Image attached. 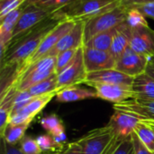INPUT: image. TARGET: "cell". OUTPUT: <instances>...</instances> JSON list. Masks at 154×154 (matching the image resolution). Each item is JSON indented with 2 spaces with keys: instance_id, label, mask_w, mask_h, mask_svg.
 I'll use <instances>...</instances> for the list:
<instances>
[{
  "instance_id": "cell-1",
  "label": "cell",
  "mask_w": 154,
  "mask_h": 154,
  "mask_svg": "<svg viewBox=\"0 0 154 154\" xmlns=\"http://www.w3.org/2000/svg\"><path fill=\"white\" fill-rule=\"evenodd\" d=\"M61 22L51 14L44 21L20 36L14 38L1 57V68L16 66L18 77L27 60L38 49L45 36ZM18 79V78H17Z\"/></svg>"
},
{
  "instance_id": "cell-2",
  "label": "cell",
  "mask_w": 154,
  "mask_h": 154,
  "mask_svg": "<svg viewBox=\"0 0 154 154\" xmlns=\"http://www.w3.org/2000/svg\"><path fill=\"white\" fill-rule=\"evenodd\" d=\"M118 5V0H73L51 15L60 21L85 22Z\"/></svg>"
},
{
  "instance_id": "cell-3",
  "label": "cell",
  "mask_w": 154,
  "mask_h": 154,
  "mask_svg": "<svg viewBox=\"0 0 154 154\" xmlns=\"http://www.w3.org/2000/svg\"><path fill=\"white\" fill-rule=\"evenodd\" d=\"M123 140L107 125L89 131L77 142L83 154H113Z\"/></svg>"
},
{
  "instance_id": "cell-4",
  "label": "cell",
  "mask_w": 154,
  "mask_h": 154,
  "mask_svg": "<svg viewBox=\"0 0 154 154\" xmlns=\"http://www.w3.org/2000/svg\"><path fill=\"white\" fill-rule=\"evenodd\" d=\"M56 59L55 56H46L31 64L19 75L13 87L17 91L27 90L56 73Z\"/></svg>"
},
{
  "instance_id": "cell-5",
  "label": "cell",
  "mask_w": 154,
  "mask_h": 154,
  "mask_svg": "<svg viewBox=\"0 0 154 154\" xmlns=\"http://www.w3.org/2000/svg\"><path fill=\"white\" fill-rule=\"evenodd\" d=\"M127 8L118 5L84 22V43L95 35L110 30L125 22ZM83 43V44H84Z\"/></svg>"
},
{
  "instance_id": "cell-6",
  "label": "cell",
  "mask_w": 154,
  "mask_h": 154,
  "mask_svg": "<svg viewBox=\"0 0 154 154\" xmlns=\"http://www.w3.org/2000/svg\"><path fill=\"white\" fill-rule=\"evenodd\" d=\"M87 69L83 57V46H81L73 59V60L60 73L58 78V90L79 84H84L87 79Z\"/></svg>"
},
{
  "instance_id": "cell-7",
  "label": "cell",
  "mask_w": 154,
  "mask_h": 154,
  "mask_svg": "<svg viewBox=\"0 0 154 154\" xmlns=\"http://www.w3.org/2000/svg\"><path fill=\"white\" fill-rule=\"evenodd\" d=\"M76 22L74 21H61L59 23L57 26H55L43 39L38 49L35 51V52L32 55V57L27 60L24 67L23 68L21 73L31 64L36 62L37 60L46 57L48 53L54 48V46L59 42V41L67 34L75 25ZM20 73V74H21Z\"/></svg>"
},
{
  "instance_id": "cell-8",
  "label": "cell",
  "mask_w": 154,
  "mask_h": 154,
  "mask_svg": "<svg viewBox=\"0 0 154 154\" xmlns=\"http://www.w3.org/2000/svg\"><path fill=\"white\" fill-rule=\"evenodd\" d=\"M58 91L34 97L25 106L19 111L11 114L9 124L11 125H30L34 117L47 106V104L56 97Z\"/></svg>"
},
{
  "instance_id": "cell-9",
  "label": "cell",
  "mask_w": 154,
  "mask_h": 154,
  "mask_svg": "<svg viewBox=\"0 0 154 154\" xmlns=\"http://www.w3.org/2000/svg\"><path fill=\"white\" fill-rule=\"evenodd\" d=\"M150 60L151 59L135 52L128 46L125 51L116 60L115 69L134 78L145 72Z\"/></svg>"
},
{
  "instance_id": "cell-10",
  "label": "cell",
  "mask_w": 154,
  "mask_h": 154,
  "mask_svg": "<svg viewBox=\"0 0 154 154\" xmlns=\"http://www.w3.org/2000/svg\"><path fill=\"white\" fill-rule=\"evenodd\" d=\"M88 85L96 90L97 98L111 102L114 105L136 98L132 87L103 83H90Z\"/></svg>"
},
{
  "instance_id": "cell-11",
  "label": "cell",
  "mask_w": 154,
  "mask_h": 154,
  "mask_svg": "<svg viewBox=\"0 0 154 154\" xmlns=\"http://www.w3.org/2000/svg\"><path fill=\"white\" fill-rule=\"evenodd\" d=\"M23 7V12L13 32V39L26 32L51 15L49 12L33 4Z\"/></svg>"
},
{
  "instance_id": "cell-12",
  "label": "cell",
  "mask_w": 154,
  "mask_h": 154,
  "mask_svg": "<svg viewBox=\"0 0 154 154\" xmlns=\"http://www.w3.org/2000/svg\"><path fill=\"white\" fill-rule=\"evenodd\" d=\"M129 46L135 52L149 59L154 56V30L149 25L132 29Z\"/></svg>"
},
{
  "instance_id": "cell-13",
  "label": "cell",
  "mask_w": 154,
  "mask_h": 154,
  "mask_svg": "<svg viewBox=\"0 0 154 154\" xmlns=\"http://www.w3.org/2000/svg\"><path fill=\"white\" fill-rule=\"evenodd\" d=\"M83 57L88 73L116 68V60L110 51L83 46Z\"/></svg>"
},
{
  "instance_id": "cell-14",
  "label": "cell",
  "mask_w": 154,
  "mask_h": 154,
  "mask_svg": "<svg viewBox=\"0 0 154 154\" xmlns=\"http://www.w3.org/2000/svg\"><path fill=\"white\" fill-rule=\"evenodd\" d=\"M145 120L148 119L136 115L115 110V113L111 116L107 125L114 129L116 135L122 139H126L131 136L138 125Z\"/></svg>"
},
{
  "instance_id": "cell-15",
  "label": "cell",
  "mask_w": 154,
  "mask_h": 154,
  "mask_svg": "<svg viewBox=\"0 0 154 154\" xmlns=\"http://www.w3.org/2000/svg\"><path fill=\"white\" fill-rule=\"evenodd\" d=\"M83 43H84V22L79 21L76 22L74 27L59 41V42L48 53L47 56L57 57L62 51L71 49L80 48L81 46H83Z\"/></svg>"
},
{
  "instance_id": "cell-16",
  "label": "cell",
  "mask_w": 154,
  "mask_h": 154,
  "mask_svg": "<svg viewBox=\"0 0 154 154\" xmlns=\"http://www.w3.org/2000/svg\"><path fill=\"white\" fill-rule=\"evenodd\" d=\"M134 78L128 76L116 69H104L99 71L89 72L87 75V79L84 84L90 83H103V84H114L132 87Z\"/></svg>"
},
{
  "instance_id": "cell-17",
  "label": "cell",
  "mask_w": 154,
  "mask_h": 154,
  "mask_svg": "<svg viewBox=\"0 0 154 154\" xmlns=\"http://www.w3.org/2000/svg\"><path fill=\"white\" fill-rule=\"evenodd\" d=\"M113 107L115 110L136 115L154 122V100L131 99L120 104H115Z\"/></svg>"
},
{
  "instance_id": "cell-18",
  "label": "cell",
  "mask_w": 154,
  "mask_h": 154,
  "mask_svg": "<svg viewBox=\"0 0 154 154\" xmlns=\"http://www.w3.org/2000/svg\"><path fill=\"white\" fill-rule=\"evenodd\" d=\"M23 6L18 7L4 17L0 18V50L1 57H3L7 46L13 39V32L17 23V21L23 12Z\"/></svg>"
},
{
  "instance_id": "cell-19",
  "label": "cell",
  "mask_w": 154,
  "mask_h": 154,
  "mask_svg": "<svg viewBox=\"0 0 154 154\" xmlns=\"http://www.w3.org/2000/svg\"><path fill=\"white\" fill-rule=\"evenodd\" d=\"M93 98H97L96 90L88 89L79 85L61 88L56 95V101L59 103H71Z\"/></svg>"
},
{
  "instance_id": "cell-20",
  "label": "cell",
  "mask_w": 154,
  "mask_h": 154,
  "mask_svg": "<svg viewBox=\"0 0 154 154\" xmlns=\"http://www.w3.org/2000/svg\"><path fill=\"white\" fill-rule=\"evenodd\" d=\"M131 33L132 28L127 24L126 22L122 23L116 27V32L114 36L113 42L109 51L116 60L128 48L130 43Z\"/></svg>"
},
{
  "instance_id": "cell-21",
  "label": "cell",
  "mask_w": 154,
  "mask_h": 154,
  "mask_svg": "<svg viewBox=\"0 0 154 154\" xmlns=\"http://www.w3.org/2000/svg\"><path fill=\"white\" fill-rule=\"evenodd\" d=\"M132 89L135 94V99L154 100V79L146 72L134 78Z\"/></svg>"
},
{
  "instance_id": "cell-22",
  "label": "cell",
  "mask_w": 154,
  "mask_h": 154,
  "mask_svg": "<svg viewBox=\"0 0 154 154\" xmlns=\"http://www.w3.org/2000/svg\"><path fill=\"white\" fill-rule=\"evenodd\" d=\"M116 27L95 35L90 40H88L87 42H85L83 44V46L97 49V50L109 51L111 45H112V42H113L114 36H115L116 32Z\"/></svg>"
},
{
  "instance_id": "cell-23",
  "label": "cell",
  "mask_w": 154,
  "mask_h": 154,
  "mask_svg": "<svg viewBox=\"0 0 154 154\" xmlns=\"http://www.w3.org/2000/svg\"><path fill=\"white\" fill-rule=\"evenodd\" d=\"M134 133L137 134L142 143L147 149L154 154V122L152 120H145L138 125Z\"/></svg>"
},
{
  "instance_id": "cell-24",
  "label": "cell",
  "mask_w": 154,
  "mask_h": 154,
  "mask_svg": "<svg viewBox=\"0 0 154 154\" xmlns=\"http://www.w3.org/2000/svg\"><path fill=\"white\" fill-rule=\"evenodd\" d=\"M40 124L42 128L52 137H57L66 134L63 123L56 114H51L43 116L41 119Z\"/></svg>"
},
{
  "instance_id": "cell-25",
  "label": "cell",
  "mask_w": 154,
  "mask_h": 154,
  "mask_svg": "<svg viewBox=\"0 0 154 154\" xmlns=\"http://www.w3.org/2000/svg\"><path fill=\"white\" fill-rule=\"evenodd\" d=\"M29 93L34 97H39L42 95H45L48 93L59 91L58 90V78H57V73L52 74L46 79L39 82L38 84L32 86L29 89H27Z\"/></svg>"
},
{
  "instance_id": "cell-26",
  "label": "cell",
  "mask_w": 154,
  "mask_h": 154,
  "mask_svg": "<svg viewBox=\"0 0 154 154\" xmlns=\"http://www.w3.org/2000/svg\"><path fill=\"white\" fill-rule=\"evenodd\" d=\"M30 125H11L8 124L4 135L1 137L3 138L7 143L16 145L25 136V132L28 129Z\"/></svg>"
},
{
  "instance_id": "cell-27",
  "label": "cell",
  "mask_w": 154,
  "mask_h": 154,
  "mask_svg": "<svg viewBox=\"0 0 154 154\" xmlns=\"http://www.w3.org/2000/svg\"><path fill=\"white\" fill-rule=\"evenodd\" d=\"M39 146L44 153L51 154V152L57 154L61 152L66 145L59 144L51 134H42L36 138Z\"/></svg>"
},
{
  "instance_id": "cell-28",
  "label": "cell",
  "mask_w": 154,
  "mask_h": 154,
  "mask_svg": "<svg viewBox=\"0 0 154 154\" xmlns=\"http://www.w3.org/2000/svg\"><path fill=\"white\" fill-rule=\"evenodd\" d=\"M125 22L132 29L140 27V26L149 25L146 21V16L137 7L127 8Z\"/></svg>"
},
{
  "instance_id": "cell-29",
  "label": "cell",
  "mask_w": 154,
  "mask_h": 154,
  "mask_svg": "<svg viewBox=\"0 0 154 154\" xmlns=\"http://www.w3.org/2000/svg\"><path fill=\"white\" fill-rule=\"evenodd\" d=\"M73 0H38L33 5L44 9L51 14L65 7Z\"/></svg>"
},
{
  "instance_id": "cell-30",
  "label": "cell",
  "mask_w": 154,
  "mask_h": 154,
  "mask_svg": "<svg viewBox=\"0 0 154 154\" xmlns=\"http://www.w3.org/2000/svg\"><path fill=\"white\" fill-rule=\"evenodd\" d=\"M19 143V148L23 154H49L44 153L39 146L37 140L30 136H24Z\"/></svg>"
},
{
  "instance_id": "cell-31",
  "label": "cell",
  "mask_w": 154,
  "mask_h": 154,
  "mask_svg": "<svg viewBox=\"0 0 154 154\" xmlns=\"http://www.w3.org/2000/svg\"><path fill=\"white\" fill-rule=\"evenodd\" d=\"M79 49H71L65 51H62L57 56L56 59V66H55V71L56 73H60L61 70H63L75 58L77 51Z\"/></svg>"
},
{
  "instance_id": "cell-32",
  "label": "cell",
  "mask_w": 154,
  "mask_h": 154,
  "mask_svg": "<svg viewBox=\"0 0 154 154\" xmlns=\"http://www.w3.org/2000/svg\"><path fill=\"white\" fill-rule=\"evenodd\" d=\"M33 97L29 93L28 90H22V91H16L15 97L14 98V106H13V111L16 112L22 109L23 106H25L32 99Z\"/></svg>"
},
{
  "instance_id": "cell-33",
  "label": "cell",
  "mask_w": 154,
  "mask_h": 154,
  "mask_svg": "<svg viewBox=\"0 0 154 154\" xmlns=\"http://www.w3.org/2000/svg\"><path fill=\"white\" fill-rule=\"evenodd\" d=\"M26 0H0V18L11 11L23 6Z\"/></svg>"
},
{
  "instance_id": "cell-34",
  "label": "cell",
  "mask_w": 154,
  "mask_h": 154,
  "mask_svg": "<svg viewBox=\"0 0 154 154\" xmlns=\"http://www.w3.org/2000/svg\"><path fill=\"white\" fill-rule=\"evenodd\" d=\"M113 154H134V144L131 136L123 140Z\"/></svg>"
},
{
  "instance_id": "cell-35",
  "label": "cell",
  "mask_w": 154,
  "mask_h": 154,
  "mask_svg": "<svg viewBox=\"0 0 154 154\" xmlns=\"http://www.w3.org/2000/svg\"><path fill=\"white\" fill-rule=\"evenodd\" d=\"M131 138H132L133 144H134V154H152L147 149V147L142 143V141L139 139V137L134 132L131 134Z\"/></svg>"
},
{
  "instance_id": "cell-36",
  "label": "cell",
  "mask_w": 154,
  "mask_h": 154,
  "mask_svg": "<svg viewBox=\"0 0 154 154\" xmlns=\"http://www.w3.org/2000/svg\"><path fill=\"white\" fill-rule=\"evenodd\" d=\"M57 154H83L82 149L77 141L66 144L61 152Z\"/></svg>"
},
{
  "instance_id": "cell-37",
  "label": "cell",
  "mask_w": 154,
  "mask_h": 154,
  "mask_svg": "<svg viewBox=\"0 0 154 154\" xmlns=\"http://www.w3.org/2000/svg\"><path fill=\"white\" fill-rule=\"evenodd\" d=\"M1 154H23L19 147L16 145L7 143L3 138H1Z\"/></svg>"
},
{
  "instance_id": "cell-38",
  "label": "cell",
  "mask_w": 154,
  "mask_h": 154,
  "mask_svg": "<svg viewBox=\"0 0 154 154\" xmlns=\"http://www.w3.org/2000/svg\"><path fill=\"white\" fill-rule=\"evenodd\" d=\"M118 3L122 6L130 8V7H135V6L150 4V3H154V0H118Z\"/></svg>"
},
{
  "instance_id": "cell-39",
  "label": "cell",
  "mask_w": 154,
  "mask_h": 154,
  "mask_svg": "<svg viewBox=\"0 0 154 154\" xmlns=\"http://www.w3.org/2000/svg\"><path fill=\"white\" fill-rule=\"evenodd\" d=\"M135 7H137L146 17L152 18L154 20V3H150Z\"/></svg>"
},
{
  "instance_id": "cell-40",
  "label": "cell",
  "mask_w": 154,
  "mask_h": 154,
  "mask_svg": "<svg viewBox=\"0 0 154 154\" xmlns=\"http://www.w3.org/2000/svg\"><path fill=\"white\" fill-rule=\"evenodd\" d=\"M145 72H146L148 75H150V76L154 79V60H150V62H149V64H148V66H147V68H146Z\"/></svg>"
},
{
  "instance_id": "cell-41",
  "label": "cell",
  "mask_w": 154,
  "mask_h": 154,
  "mask_svg": "<svg viewBox=\"0 0 154 154\" xmlns=\"http://www.w3.org/2000/svg\"><path fill=\"white\" fill-rule=\"evenodd\" d=\"M38 0H26V2L24 3V5L23 6H26L28 5H32V4H34L35 2H37Z\"/></svg>"
},
{
  "instance_id": "cell-42",
  "label": "cell",
  "mask_w": 154,
  "mask_h": 154,
  "mask_svg": "<svg viewBox=\"0 0 154 154\" xmlns=\"http://www.w3.org/2000/svg\"><path fill=\"white\" fill-rule=\"evenodd\" d=\"M151 60H154V56L152 58V59H151Z\"/></svg>"
}]
</instances>
